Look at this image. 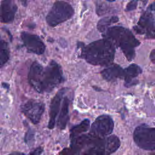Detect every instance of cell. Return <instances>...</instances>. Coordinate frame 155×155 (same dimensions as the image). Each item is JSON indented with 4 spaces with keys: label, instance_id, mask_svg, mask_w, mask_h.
Returning a JSON list of instances; mask_svg holds the SVG:
<instances>
[{
    "label": "cell",
    "instance_id": "26",
    "mask_svg": "<svg viewBox=\"0 0 155 155\" xmlns=\"http://www.w3.org/2000/svg\"><path fill=\"white\" fill-rule=\"evenodd\" d=\"M21 1H22L23 2H26L27 0H21Z\"/></svg>",
    "mask_w": 155,
    "mask_h": 155
},
{
    "label": "cell",
    "instance_id": "3",
    "mask_svg": "<svg viewBox=\"0 0 155 155\" xmlns=\"http://www.w3.org/2000/svg\"><path fill=\"white\" fill-rule=\"evenodd\" d=\"M104 33L103 36L120 47L129 61L134 59V48L139 45L140 42L130 30L120 26H113L108 27Z\"/></svg>",
    "mask_w": 155,
    "mask_h": 155
},
{
    "label": "cell",
    "instance_id": "16",
    "mask_svg": "<svg viewBox=\"0 0 155 155\" xmlns=\"http://www.w3.org/2000/svg\"><path fill=\"white\" fill-rule=\"evenodd\" d=\"M120 142L115 135L109 136L106 137L107 154H110L115 152L120 147Z\"/></svg>",
    "mask_w": 155,
    "mask_h": 155
},
{
    "label": "cell",
    "instance_id": "25",
    "mask_svg": "<svg viewBox=\"0 0 155 155\" xmlns=\"http://www.w3.org/2000/svg\"><path fill=\"white\" fill-rule=\"evenodd\" d=\"M108 1H109V2H114V1H115L116 0H107Z\"/></svg>",
    "mask_w": 155,
    "mask_h": 155
},
{
    "label": "cell",
    "instance_id": "22",
    "mask_svg": "<svg viewBox=\"0 0 155 155\" xmlns=\"http://www.w3.org/2000/svg\"><path fill=\"white\" fill-rule=\"evenodd\" d=\"M150 58L151 61L153 63L155 64V49H153L151 50L150 54Z\"/></svg>",
    "mask_w": 155,
    "mask_h": 155
},
{
    "label": "cell",
    "instance_id": "24",
    "mask_svg": "<svg viewBox=\"0 0 155 155\" xmlns=\"http://www.w3.org/2000/svg\"><path fill=\"white\" fill-rule=\"evenodd\" d=\"M140 1L142 2L143 5H146V4H147V2L148 1V0H140Z\"/></svg>",
    "mask_w": 155,
    "mask_h": 155
},
{
    "label": "cell",
    "instance_id": "10",
    "mask_svg": "<svg viewBox=\"0 0 155 155\" xmlns=\"http://www.w3.org/2000/svg\"><path fill=\"white\" fill-rule=\"evenodd\" d=\"M17 10L14 0H2L0 4V22L5 24L13 22Z\"/></svg>",
    "mask_w": 155,
    "mask_h": 155
},
{
    "label": "cell",
    "instance_id": "19",
    "mask_svg": "<svg viewBox=\"0 0 155 155\" xmlns=\"http://www.w3.org/2000/svg\"><path fill=\"white\" fill-rule=\"evenodd\" d=\"M24 140H25V143L27 145H28V146H31L34 143L35 132L32 129L29 128L27 131L25 137H24Z\"/></svg>",
    "mask_w": 155,
    "mask_h": 155
},
{
    "label": "cell",
    "instance_id": "5",
    "mask_svg": "<svg viewBox=\"0 0 155 155\" xmlns=\"http://www.w3.org/2000/svg\"><path fill=\"white\" fill-rule=\"evenodd\" d=\"M136 145L145 150H155V128L146 125L137 127L133 133Z\"/></svg>",
    "mask_w": 155,
    "mask_h": 155
},
{
    "label": "cell",
    "instance_id": "14",
    "mask_svg": "<svg viewBox=\"0 0 155 155\" xmlns=\"http://www.w3.org/2000/svg\"><path fill=\"white\" fill-rule=\"evenodd\" d=\"M70 102V99L67 97H64L61 109V113L57 121V127L59 130H62L67 126L69 119Z\"/></svg>",
    "mask_w": 155,
    "mask_h": 155
},
{
    "label": "cell",
    "instance_id": "15",
    "mask_svg": "<svg viewBox=\"0 0 155 155\" xmlns=\"http://www.w3.org/2000/svg\"><path fill=\"white\" fill-rule=\"evenodd\" d=\"M90 128V120L85 119L79 124L73 127L70 130V138L71 142L79 136L81 134L87 131Z\"/></svg>",
    "mask_w": 155,
    "mask_h": 155
},
{
    "label": "cell",
    "instance_id": "6",
    "mask_svg": "<svg viewBox=\"0 0 155 155\" xmlns=\"http://www.w3.org/2000/svg\"><path fill=\"white\" fill-rule=\"evenodd\" d=\"M133 29L137 33L145 35L148 38H155V18L150 10H148L140 16Z\"/></svg>",
    "mask_w": 155,
    "mask_h": 155
},
{
    "label": "cell",
    "instance_id": "4",
    "mask_svg": "<svg viewBox=\"0 0 155 155\" xmlns=\"http://www.w3.org/2000/svg\"><path fill=\"white\" fill-rule=\"evenodd\" d=\"M73 7L68 3L58 1L46 16V22L50 27H56L70 19L74 15Z\"/></svg>",
    "mask_w": 155,
    "mask_h": 155
},
{
    "label": "cell",
    "instance_id": "9",
    "mask_svg": "<svg viewBox=\"0 0 155 155\" xmlns=\"http://www.w3.org/2000/svg\"><path fill=\"white\" fill-rule=\"evenodd\" d=\"M21 38L28 52L36 54H42L45 52V45L38 35L23 31Z\"/></svg>",
    "mask_w": 155,
    "mask_h": 155
},
{
    "label": "cell",
    "instance_id": "18",
    "mask_svg": "<svg viewBox=\"0 0 155 155\" xmlns=\"http://www.w3.org/2000/svg\"><path fill=\"white\" fill-rule=\"evenodd\" d=\"M10 52L7 43L0 37V68L8 61Z\"/></svg>",
    "mask_w": 155,
    "mask_h": 155
},
{
    "label": "cell",
    "instance_id": "2",
    "mask_svg": "<svg viewBox=\"0 0 155 155\" xmlns=\"http://www.w3.org/2000/svg\"><path fill=\"white\" fill-rule=\"evenodd\" d=\"M80 57L94 65H109L112 64L115 54L114 44L107 38L94 41L87 45L80 43Z\"/></svg>",
    "mask_w": 155,
    "mask_h": 155
},
{
    "label": "cell",
    "instance_id": "11",
    "mask_svg": "<svg viewBox=\"0 0 155 155\" xmlns=\"http://www.w3.org/2000/svg\"><path fill=\"white\" fill-rule=\"evenodd\" d=\"M66 89L63 88L61 89L54 96L52 99L50 106V112H49V121L48 124V128L49 129H53L54 127L55 123H56V119L57 115L58 114L61 103L62 99L63 98V96L65 93Z\"/></svg>",
    "mask_w": 155,
    "mask_h": 155
},
{
    "label": "cell",
    "instance_id": "8",
    "mask_svg": "<svg viewBox=\"0 0 155 155\" xmlns=\"http://www.w3.org/2000/svg\"><path fill=\"white\" fill-rule=\"evenodd\" d=\"M23 114L33 124H38L45 110L44 104L35 100H29L21 107Z\"/></svg>",
    "mask_w": 155,
    "mask_h": 155
},
{
    "label": "cell",
    "instance_id": "20",
    "mask_svg": "<svg viewBox=\"0 0 155 155\" xmlns=\"http://www.w3.org/2000/svg\"><path fill=\"white\" fill-rule=\"evenodd\" d=\"M137 5V0H130L126 5L125 11L129 12L136 9Z\"/></svg>",
    "mask_w": 155,
    "mask_h": 155
},
{
    "label": "cell",
    "instance_id": "17",
    "mask_svg": "<svg viewBox=\"0 0 155 155\" xmlns=\"http://www.w3.org/2000/svg\"><path fill=\"white\" fill-rule=\"evenodd\" d=\"M118 21H119V18L116 16L103 18L99 21L97 24V28L100 32L104 33V31H105V30L109 27V26L111 24L113 23H116Z\"/></svg>",
    "mask_w": 155,
    "mask_h": 155
},
{
    "label": "cell",
    "instance_id": "12",
    "mask_svg": "<svg viewBox=\"0 0 155 155\" xmlns=\"http://www.w3.org/2000/svg\"><path fill=\"white\" fill-rule=\"evenodd\" d=\"M103 78L107 81H113L124 78V70L117 64H110L101 71Z\"/></svg>",
    "mask_w": 155,
    "mask_h": 155
},
{
    "label": "cell",
    "instance_id": "1",
    "mask_svg": "<svg viewBox=\"0 0 155 155\" xmlns=\"http://www.w3.org/2000/svg\"><path fill=\"white\" fill-rule=\"evenodd\" d=\"M28 80L38 93H50L64 81L62 68L54 61H51L46 67L35 61L31 65Z\"/></svg>",
    "mask_w": 155,
    "mask_h": 155
},
{
    "label": "cell",
    "instance_id": "7",
    "mask_svg": "<svg viewBox=\"0 0 155 155\" xmlns=\"http://www.w3.org/2000/svg\"><path fill=\"white\" fill-rule=\"evenodd\" d=\"M114 128V122L108 115H101L97 117L92 124L90 133L100 136L105 137L111 134Z\"/></svg>",
    "mask_w": 155,
    "mask_h": 155
},
{
    "label": "cell",
    "instance_id": "21",
    "mask_svg": "<svg viewBox=\"0 0 155 155\" xmlns=\"http://www.w3.org/2000/svg\"><path fill=\"white\" fill-rule=\"evenodd\" d=\"M43 151V149L42 147H38L34 150L33 151L30 152L29 154H41Z\"/></svg>",
    "mask_w": 155,
    "mask_h": 155
},
{
    "label": "cell",
    "instance_id": "13",
    "mask_svg": "<svg viewBox=\"0 0 155 155\" xmlns=\"http://www.w3.org/2000/svg\"><path fill=\"white\" fill-rule=\"evenodd\" d=\"M142 73L141 68L136 64H132L124 69V80L125 86L130 87L136 84V81H133L139 74Z\"/></svg>",
    "mask_w": 155,
    "mask_h": 155
},
{
    "label": "cell",
    "instance_id": "23",
    "mask_svg": "<svg viewBox=\"0 0 155 155\" xmlns=\"http://www.w3.org/2000/svg\"><path fill=\"white\" fill-rule=\"evenodd\" d=\"M148 10L150 11H155V3L151 4L148 8Z\"/></svg>",
    "mask_w": 155,
    "mask_h": 155
}]
</instances>
